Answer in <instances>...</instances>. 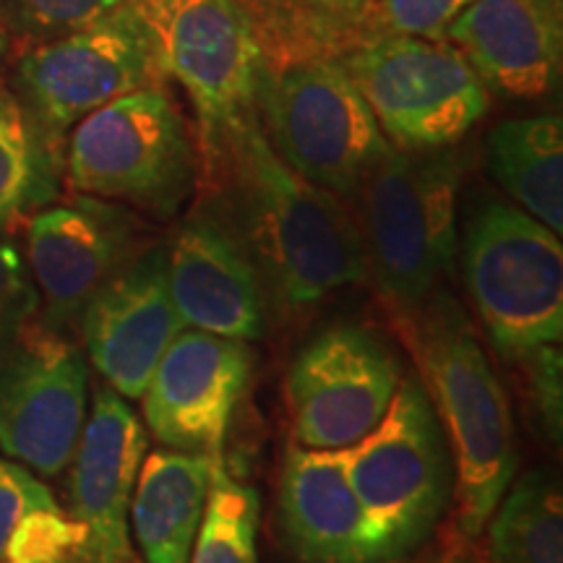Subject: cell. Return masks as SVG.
Listing matches in <instances>:
<instances>
[{
    "label": "cell",
    "mask_w": 563,
    "mask_h": 563,
    "mask_svg": "<svg viewBox=\"0 0 563 563\" xmlns=\"http://www.w3.org/2000/svg\"><path fill=\"white\" fill-rule=\"evenodd\" d=\"M277 311L298 313L365 279L357 224L344 199L290 170L256 112L201 173Z\"/></svg>",
    "instance_id": "6da1fadb"
},
{
    "label": "cell",
    "mask_w": 563,
    "mask_h": 563,
    "mask_svg": "<svg viewBox=\"0 0 563 563\" xmlns=\"http://www.w3.org/2000/svg\"><path fill=\"white\" fill-rule=\"evenodd\" d=\"M454 460V532L477 540L517 473L509 399L467 313L446 290L402 321Z\"/></svg>",
    "instance_id": "7a4b0ae2"
},
{
    "label": "cell",
    "mask_w": 563,
    "mask_h": 563,
    "mask_svg": "<svg viewBox=\"0 0 563 563\" xmlns=\"http://www.w3.org/2000/svg\"><path fill=\"white\" fill-rule=\"evenodd\" d=\"M460 154L389 146L350 196L363 243L365 277L399 321L439 292L456 264Z\"/></svg>",
    "instance_id": "3957f363"
},
{
    "label": "cell",
    "mask_w": 563,
    "mask_h": 563,
    "mask_svg": "<svg viewBox=\"0 0 563 563\" xmlns=\"http://www.w3.org/2000/svg\"><path fill=\"white\" fill-rule=\"evenodd\" d=\"M342 456L368 514L378 563L418 551L454 496L452 449L420 376H402L384 420Z\"/></svg>",
    "instance_id": "277c9868"
},
{
    "label": "cell",
    "mask_w": 563,
    "mask_h": 563,
    "mask_svg": "<svg viewBox=\"0 0 563 563\" xmlns=\"http://www.w3.org/2000/svg\"><path fill=\"white\" fill-rule=\"evenodd\" d=\"M66 175L81 196L173 220L199 188L201 159L170 97L144 87L76 123Z\"/></svg>",
    "instance_id": "5b68a950"
},
{
    "label": "cell",
    "mask_w": 563,
    "mask_h": 563,
    "mask_svg": "<svg viewBox=\"0 0 563 563\" xmlns=\"http://www.w3.org/2000/svg\"><path fill=\"white\" fill-rule=\"evenodd\" d=\"M256 118L290 170L350 199L389 141L363 95L329 55L264 60L256 81Z\"/></svg>",
    "instance_id": "8992f818"
},
{
    "label": "cell",
    "mask_w": 563,
    "mask_h": 563,
    "mask_svg": "<svg viewBox=\"0 0 563 563\" xmlns=\"http://www.w3.org/2000/svg\"><path fill=\"white\" fill-rule=\"evenodd\" d=\"M462 272L493 344L519 357L563 336L561 235L511 203L490 201L467 222Z\"/></svg>",
    "instance_id": "52a82bcc"
},
{
    "label": "cell",
    "mask_w": 563,
    "mask_h": 563,
    "mask_svg": "<svg viewBox=\"0 0 563 563\" xmlns=\"http://www.w3.org/2000/svg\"><path fill=\"white\" fill-rule=\"evenodd\" d=\"M336 60L397 150L454 146L488 110L481 76L446 40L384 34Z\"/></svg>",
    "instance_id": "ba28073f"
},
{
    "label": "cell",
    "mask_w": 563,
    "mask_h": 563,
    "mask_svg": "<svg viewBox=\"0 0 563 563\" xmlns=\"http://www.w3.org/2000/svg\"><path fill=\"white\" fill-rule=\"evenodd\" d=\"M162 70L178 79L199 115L201 173L256 112L262 45L241 0H136Z\"/></svg>",
    "instance_id": "9c48e42d"
},
{
    "label": "cell",
    "mask_w": 563,
    "mask_h": 563,
    "mask_svg": "<svg viewBox=\"0 0 563 563\" xmlns=\"http://www.w3.org/2000/svg\"><path fill=\"white\" fill-rule=\"evenodd\" d=\"M157 45L139 3L60 37L40 42L21 55L16 89L21 104L53 141L89 112L129 91L157 87Z\"/></svg>",
    "instance_id": "30bf717a"
},
{
    "label": "cell",
    "mask_w": 563,
    "mask_h": 563,
    "mask_svg": "<svg viewBox=\"0 0 563 563\" xmlns=\"http://www.w3.org/2000/svg\"><path fill=\"white\" fill-rule=\"evenodd\" d=\"M402 376L399 357L373 329L361 323L323 329L287 373L295 441L321 452L355 446L384 420Z\"/></svg>",
    "instance_id": "8fae6325"
},
{
    "label": "cell",
    "mask_w": 563,
    "mask_h": 563,
    "mask_svg": "<svg viewBox=\"0 0 563 563\" xmlns=\"http://www.w3.org/2000/svg\"><path fill=\"white\" fill-rule=\"evenodd\" d=\"M81 350L42 323L0 347V454L30 473L60 475L87 420Z\"/></svg>",
    "instance_id": "7c38bea8"
},
{
    "label": "cell",
    "mask_w": 563,
    "mask_h": 563,
    "mask_svg": "<svg viewBox=\"0 0 563 563\" xmlns=\"http://www.w3.org/2000/svg\"><path fill=\"white\" fill-rule=\"evenodd\" d=\"M141 249L139 220L110 201L79 196L37 211L30 222V269L42 327L58 334L79 327L91 298Z\"/></svg>",
    "instance_id": "4fadbf2b"
},
{
    "label": "cell",
    "mask_w": 563,
    "mask_h": 563,
    "mask_svg": "<svg viewBox=\"0 0 563 563\" xmlns=\"http://www.w3.org/2000/svg\"><path fill=\"white\" fill-rule=\"evenodd\" d=\"M251 371L249 342L183 327L141 394L146 428L175 452L222 456Z\"/></svg>",
    "instance_id": "5bb4252c"
},
{
    "label": "cell",
    "mask_w": 563,
    "mask_h": 563,
    "mask_svg": "<svg viewBox=\"0 0 563 563\" xmlns=\"http://www.w3.org/2000/svg\"><path fill=\"white\" fill-rule=\"evenodd\" d=\"M91 365L123 399H141L183 321L170 292L167 245H144L84 308L79 327Z\"/></svg>",
    "instance_id": "9a60e30c"
},
{
    "label": "cell",
    "mask_w": 563,
    "mask_h": 563,
    "mask_svg": "<svg viewBox=\"0 0 563 563\" xmlns=\"http://www.w3.org/2000/svg\"><path fill=\"white\" fill-rule=\"evenodd\" d=\"M170 292L183 327L256 342L266 334V290L256 264L214 199L186 217L167 245Z\"/></svg>",
    "instance_id": "2e32d148"
},
{
    "label": "cell",
    "mask_w": 563,
    "mask_h": 563,
    "mask_svg": "<svg viewBox=\"0 0 563 563\" xmlns=\"http://www.w3.org/2000/svg\"><path fill=\"white\" fill-rule=\"evenodd\" d=\"M146 431L110 386L95 391L70 456L68 517L84 530V563H133L129 511Z\"/></svg>",
    "instance_id": "e0dca14e"
},
{
    "label": "cell",
    "mask_w": 563,
    "mask_h": 563,
    "mask_svg": "<svg viewBox=\"0 0 563 563\" xmlns=\"http://www.w3.org/2000/svg\"><path fill=\"white\" fill-rule=\"evenodd\" d=\"M485 89L517 100L551 95L561 81V0H475L441 34Z\"/></svg>",
    "instance_id": "ac0fdd59"
},
{
    "label": "cell",
    "mask_w": 563,
    "mask_h": 563,
    "mask_svg": "<svg viewBox=\"0 0 563 563\" xmlns=\"http://www.w3.org/2000/svg\"><path fill=\"white\" fill-rule=\"evenodd\" d=\"M279 530L300 563H378L342 452L292 446L279 481Z\"/></svg>",
    "instance_id": "d6986e66"
},
{
    "label": "cell",
    "mask_w": 563,
    "mask_h": 563,
    "mask_svg": "<svg viewBox=\"0 0 563 563\" xmlns=\"http://www.w3.org/2000/svg\"><path fill=\"white\" fill-rule=\"evenodd\" d=\"M222 456L162 449L141 462L129 522L146 563H188L214 464Z\"/></svg>",
    "instance_id": "ffe728a7"
},
{
    "label": "cell",
    "mask_w": 563,
    "mask_h": 563,
    "mask_svg": "<svg viewBox=\"0 0 563 563\" xmlns=\"http://www.w3.org/2000/svg\"><path fill=\"white\" fill-rule=\"evenodd\" d=\"M488 170L498 186L553 232L563 230L561 115L514 118L488 133Z\"/></svg>",
    "instance_id": "44dd1931"
},
{
    "label": "cell",
    "mask_w": 563,
    "mask_h": 563,
    "mask_svg": "<svg viewBox=\"0 0 563 563\" xmlns=\"http://www.w3.org/2000/svg\"><path fill=\"white\" fill-rule=\"evenodd\" d=\"M488 563H563L561 485L532 470L504 493L488 519Z\"/></svg>",
    "instance_id": "7402d4cb"
},
{
    "label": "cell",
    "mask_w": 563,
    "mask_h": 563,
    "mask_svg": "<svg viewBox=\"0 0 563 563\" xmlns=\"http://www.w3.org/2000/svg\"><path fill=\"white\" fill-rule=\"evenodd\" d=\"M55 196V144L0 89V230Z\"/></svg>",
    "instance_id": "603a6c76"
},
{
    "label": "cell",
    "mask_w": 563,
    "mask_h": 563,
    "mask_svg": "<svg viewBox=\"0 0 563 563\" xmlns=\"http://www.w3.org/2000/svg\"><path fill=\"white\" fill-rule=\"evenodd\" d=\"M258 511L256 488L235 481L217 460L188 563H258Z\"/></svg>",
    "instance_id": "cb8c5ba5"
},
{
    "label": "cell",
    "mask_w": 563,
    "mask_h": 563,
    "mask_svg": "<svg viewBox=\"0 0 563 563\" xmlns=\"http://www.w3.org/2000/svg\"><path fill=\"white\" fill-rule=\"evenodd\" d=\"M243 3L253 5V9L285 13V16L298 19L295 21L298 34H295L292 42L262 55L264 60H282L306 58V55H327L321 47V40H347L350 51L363 45L365 40L361 32V19L373 0H243Z\"/></svg>",
    "instance_id": "d4e9b609"
},
{
    "label": "cell",
    "mask_w": 563,
    "mask_h": 563,
    "mask_svg": "<svg viewBox=\"0 0 563 563\" xmlns=\"http://www.w3.org/2000/svg\"><path fill=\"white\" fill-rule=\"evenodd\" d=\"M5 563H84V530L63 509L30 511L11 532Z\"/></svg>",
    "instance_id": "484cf974"
},
{
    "label": "cell",
    "mask_w": 563,
    "mask_h": 563,
    "mask_svg": "<svg viewBox=\"0 0 563 563\" xmlns=\"http://www.w3.org/2000/svg\"><path fill=\"white\" fill-rule=\"evenodd\" d=\"M133 0H5L9 24L24 37L47 42L115 13Z\"/></svg>",
    "instance_id": "4316f807"
},
{
    "label": "cell",
    "mask_w": 563,
    "mask_h": 563,
    "mask_svg": "<svg viewBox=\"0 0 563 563\" xmlns=\"http://www.w3.org/2000/svg\"><path fill=\"white\" fill-rule=\"evenodd\" d=\"M475 0H373L361 19L363 40L384 34L441 40L460 13Z\"/></svg>",
    "instance_id": "83f0119b"
},
{
    "label": "cell",
    "mask_w": 563,
    "mask_h": 563,
    "mask_svg": "<svg viewBox=\"0 0 563 563\" xmlns=\"http://www.w3.org/2000/svg\"><path fill=\"white\" fill-rule=\"evenodd\" d=\"M40 311V292L16 245L0 238V347L26 329Z\"/></svg>",
    "instance_id": "f1b7e54d"
},
{
    "label": "cell",
    "mask_w": 563,
    "mask_h": 563,
    "mask_svg": "<svg viewBox=\"0 0 563 563\" xmlns=\"http://www.w3.org/2000/svg\"><path fill=\"white\" fill-rule=\"evenodd\" d=\"M525 368L527 386H530L532 407L538 410L540 420H543L545 431L551 439L561 441L563 428V361L559 344H540L532 347L525 355L514 357Z\"/></svg>",
    "instance_id": "f546056e"
},
{
    "label": "cell",
    "mask_w": 563,
    "mask_h": 563,
    "mask_svg": "<svg viewBox=\"0 0 563 563\" xmlns=\"http://www.w3.org/2000/svg\"><path fill=\"white\" fill-rule=\"evenodd\" d=\"M37 509H60V506L45 483L37 481L30 470L0 454V561L16 525Z\"/></svg>",
    "instance_id": "4dcf8cb0"
},
{
    "label": "cell",
    "mask_w": 563,
    "mask_h": 563,
    "mask_svg": "<svg viewBox=\"0 0 563 563\" xmlns=\"http://www.w3.org/2000/svg\"><path fill=\"white\" fill-rule=\"evenodd\" d=\"M418 563H488L485 555L475 548V540H464L460 534H452L449 540H443L439 548H433L431 553L422 555Z\"/></svg>",
    "instance_id": "1f68e13d"
},
{
    "label": "cell",
    "mask_w": 563,
    "mask_h": 563,
    "mask_svg": "<svg viewBox=\"0 0 563 563\" xmlns=\"http://www.w3.org/2000/svg\"><path fill=\"white\" fill-rule=\"evenodd\" d=\"M5 45H9V42H5V30H3V19H0V60H3V55H5Z\"/></svg>",
    "instance_id": "d6a6232c"
}]
</instances>
